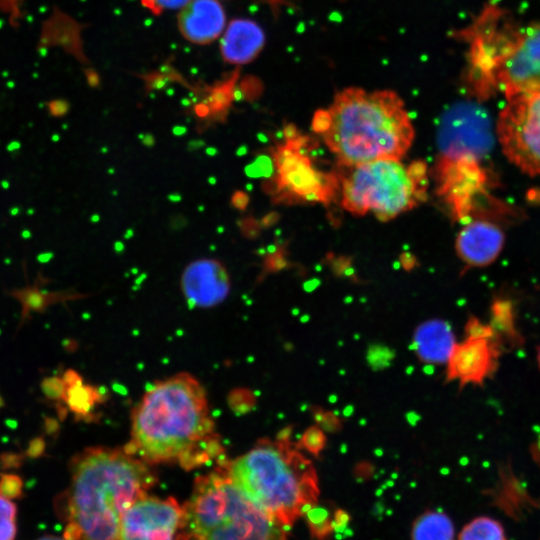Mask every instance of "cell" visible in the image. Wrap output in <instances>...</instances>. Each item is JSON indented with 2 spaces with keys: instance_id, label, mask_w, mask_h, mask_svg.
I'll use <instances>...</instances> for the list:
<instances>
[{
  "instance_id": "cell-20",
  "label": "cell",
  "mask_w": 540,
  "mask_h": 540,
  "mask_svg": "<svg viewBox=\"0 0 540 540\" xmlns=\"http://www.w3.org/2000/svg\"><path fill=\"white\" fill-rule=\"evenodd\" d=\"M17 507L0 493V540H15L17 535Z\"/></svg>"
},
{
  "instance_id": "cell-11",
  "label": "cell",
  "mask_w": 540,
  "mask_h": 540,
  "mask_svg": "<svg viewBox=\"0 0 540 540\" xmlns=\"http://www.w3.org/2000/svg\"><path fill=\"white\" fill-rule=\"evenodd\" d=\"M488 76L508 99L540 91V23L518 34L491 59Z\"/></svg>"
},
{
  "instance_id": "cell-9",
  "label": "cell",
  "mask_w": 540,
  "mask_h": 540,
  "mask_svg": "<svg viewBox=\"0 0 540 540\" xmlns=\"http://www.w3.org/2000/svg\"><path fill=\"white\" fill-rule=\"evenodd\" d=\"M504 337L492 323L470 317L464 339L456 342L446 363L447 381H457L460 387L483 385L498 369Z\"/></svg>"
},
{
  "instance_id": "cell-24",
  "label": "cell",
  "mask_w": 540,
  "mask_h": 540,
  "mask_svg": "<svg viewBox=\"0 0 540 540\" xmlns=\"http://www.w3.org/2000/svg\"><path fill=\"white\" fill-rule=\"evenodd\" d=\"M248 200L249 198L245 193L241 191H235V193L233 194L231 198V203L235 208L243 210L245 209L248 203Z\"/></svg>"
},
{
  "instance_id": "cell-30",
  "label": "cell",
  "mask_w": 540,
  "mask_h": 540,
  "mask_svg": "<svg viewBox=\"0 0 540 540\" xmlns=\"http://www.w3.org/2000/svg\"><path fill=\"white\" fill-rule=\"evenodd\" d=\"M536 359H537L538 368L540 370V346L537 349Z\"/></svg>"
},
{
  "instance_id": "cell-28",
  "label": "cell",
  "mask_w": 540,
  "mask_h": 540,
  "mask_svg": "<svg viewBox=\"0 0 540 540\" xmlns=\"http://www.w3.org/2000/svg\"><path fill=\"white\" fill-rule=\"evenodd\" d=\"M173 133L175 135H183V134L186 133V128H184V127H176V128L173 129Z\"/></svg>"
},
{
  "instance_id": "cell-3",
  "label": "cell",
  "mask_w": 540,
  "mask_h": 540,
  "mask_svg": "<svg viewBox=\"0 0 540 540\" xmlns=\"http://www.w3.org/2000/svg\"><path fill=\"white\" fill-rule=\"evenodd\" d=\"M312 129L342 167L407 153L414 127L404 101L393 90L339 91L329 107L315 112Z\"/></svg>"
},
{
  "instance_id": "cell-17",
  "label": "cell",
  "mask_w": 540,
  "mask_h": 540,
  "mask_svg": "<svg viewBox=\"0 0 540 540\" xmlns=\"http://www.w3.org/2000/svg\"><path fill=\"white\" fill-rule=\"evenodd\" d=\"M455 344L451 326L446 321L433 319L417 327L412 346L421 361L446 364Z\"/></svg>"
},
{
  "instance_id": "cell-22",
  "label": "cell",
  "mask_w": 540,
  "mask_h": 540,
  "mask_svg": "<svg viewBox=\"0 0 540 540\" xmlns=\"http://www.w3.org/2000/svg\"><path fill=\"white\" fill-rule=\"evenodd\" d=\"M189 0H142V5L153 14L159 15L163 11L182 8Z\"/></svg>"
},
{
  "instance_id": "cell-26",
  "label": "cell",
  "mask_w": 540,
  "mask_h": 540,
  "mask_svg": "<svg viewBox=\"0 0 540 540\" xmlns=\"http://www.w3.org/2000/svg\"><path fill=\"white\" fill-rule=\"evenodd\" d=\"M534 456H535L537 462L540 465V438H539V441L536 444V448L534 449Z\"/></svg>"
},
{
  "instance_id": "cell-16",
  "label": "cell",
  "mask_w": 540,
  "mask_h": 540,
  "mask_svg": "<svg viewBox=\"0 0 540 540\" xmlns=\"http://www.w3.org/2000/svg\"><path fill=\"white\" fill-rule=\"evenodd\" d=\"M221 36V56L226 63L234 65L252 62L266 41L263 29L255 21L246 18L233 19Z\"/></svg>"
},
{
  "instance_id": "cell-12",
  "label": "cell",
  "mask_w": 540,
  "mask_h": 540,
  "mask_svg": "<svg viewBox=\"0 0 540 540\" xmlns=\"http://www.w3.org/2000/svg\"><path fill=\"white\" fill-rule=\"evenodd\" d=\"M119 540H189L184 506L145 495L124 512Z\"/></svg>"
},
{
  "instance_id": "cell-4",
  "label": "cell",
  "mask_w": 540,
  "mask_h": 540,
  "mask_svg": "<svg viewBox=\"0 0 540 540\" xmlns=\"http://www.w3.org/2000/svg\"><path fill=\"white\" fill-rule=\"evenodd\" d=\"M221 464L254 505L287 529L317 504L316 470L288 439L261 440L245 454Z\"/></svg>"
},
{
  "instance_id": "cell-14",
  "label": "cell",
  "mask_w": 540,
  "mask_h": 540,
  "mask_svg": "<svg viewBox=\"0 0 540 540\" xmlns=\"http://www.w3.org/2000/svg\"><path fill=\"white\" fill-rule=\"evenodd\" d=\"M226 14L217 0H189L178 15V28L189 42L206 45L225 30Z\"/></svg>"
},
{
  "instance_id": "cell-25",
  "label": "cell",
  "mask_w": 540,
  "mask_h": 540,
  "mask_svg": "<svg viewBox=\"0 0 540 540\" xmlns=\"http://www.w3.org/2000/svg\"><path fill=\"white\" fill-rule=\"evenodd\" d=\"M37 540H67V539H65L64 537H58L55 535H47V536L40 537Z\"/></svg>"
},
{
  "instance_id": "cell-29",
  "label": "cell",
  "mask_w": 540,
  "mask_h": 540,
  "mask_svg": "<svg viewBox=\"0 0 540 540\" xmlns=\"http://www.w3.org/2000/svg\"><path fill=\"white\" fill-rule=\"evenodd\" d=\"M206 153H207L208 155H211V156H212V155H215V154L217 153V150H216L215 148H208V149L206 150Z\"/></svg>"
},
{
  "instance_id": "cell-23",
  "label": "cell",
  "mask_w": 540,
  "mask_h": 540,
  "mask_svg": "<svg viewBox=\"0 0 540 540\" xmlns=\"http://www.w3.org/2000/svg\"><path fill=\"white\" fill-rule=\"evenodd\" d=\"M20 490V479L14 475H3L0 480V493L9 497Z\"/></svg>"
},
{
  "instance_id": "cell-10",
  "label": "cell",
  "mask_w": 540,
  "mask_h": 540,
  "mask_svg": "<svg viewBox=\"0 0 540 540\" xmlns=\"http://www.w3.org/2000/svg\"><path fill=\"white\" fill-rule=\"evenodd\" d=\"M436 142L439 158L472 157L482 160L494 143L486 111L470 102L454 104L440 118Z\"/></svg>"
},
{
  "instance_id": "cell-27",
  "label": "cell",
  "mask_w": 540,
  "mask_h": 540,
  "mask_svg": "<svg viewBox=\"0 0 540 540\" xmlns=\"http://www.w3.org/2000/svg\"><path fill=\"white\" fill-rule=\"evenodd\" d=\"M143 143L148 146H152L154 144V138L152 135H146V137L143 139Z\"/></svg>"
},
{
  "instance_id": "cell-15",
  "label": "cell",
  "mask_w": 540,
  "mask_h": 540,
  "mask_svg": "<svg viewBox=\"0 0 540 540\" xmlns=\"http://www.w3.org/2000/svg\"><path fill=\"white\" fill-rule=\"evenodd\" d=\"M504 244L502 230L487 221L468 223L456 238V251L469 267L491 264L500 254Z\"/></svg>"
},
{
  "instance_id": "cell-2",
  "label": "cell",
  "mask_w": 540,
  "mask_h": 540,
  "mask_svg": "<svg viewBox=\"0 0 540 540\" xmlns=\"http://www.w3.org/2000/svg\"><path fill=\"white\" fill-rule=\"evenodd\" d=\"M61 498L67 540H119L125 510L156 484L147 463L125 449L92 447L70 462Z\"/></svg>"
},
{
  "instance_id": "cell-19",
  "label": "cell",
  "mask_w": 540,
  "mask_h": 540,
  "mask_svg": "<svg viewBox=\"0 0 540 540\" xmlns=\"http://www.w3.org/2000/svg\"><path fill=\"white\" fill-rule=\"evenodd\" d=\"M459 540H506L501 524L489 517H478L461 531Z\"/></svg>"
},
{
  "instance_id": "cell-8",
  "label": "cell",
  "mask_w": 540,
  "mask_h": 540,
  "mask_svg": "<svg viewBox=\"0 0 540 540\" xmlns=\"http://www.w3.org/2000/svg\"><path fill=\"white\" fill-rule=\"evenodd\" d=\"M508 101L496 128L503 152L524 173L540 175V91Z\"/></svg>"
},
{
  "instance_id": "cell-13",
  "label": "cell",
  "mask_w": 540,
  "mask_h": 540,
  "mask_svg": "<svg viewBox=\"0 0 540 540\" xmlns=\"http://www.w3.org/2000/svg\"><path fill=\"white\" fill-rule=\"evenodd\" d=\"M181 287L189 304L210 307L226 298L230 282L227 271L220 262L200 259L185 268Z\"/></svg>"
},
{
  "instance_id": "cell-1",
  "label": "cell",
  "mask_w": 540,
  "mask_h": 540,
  "mask_svg": "<svg viewBox=\"0 0 540 540\" xmlns=\"http://www.w3.org/2000/svg\"><path fill=\"white\" fill-rule=\"evenodd\" d=\"M147 464L203 465L222 452L206 393L191 375L157 382L132 413L131 438L124 448Z\"/></svg>"
},
{
  "instance_id": "cell-5",
  "label": "cell",
  "mask_w": 540,
  "mask_h": 540,
  "mask_svg": "<svg viewBox=\"0 0 540 540\" xmlns=\"http://www.w3.org/2000/svg\"><path fill=\"white\" fill-rule=\"evenodd\" d=\"M183 506L189 540H288V529L254 505L221 463L195 480Z\"/></svg>"
},
{
  "instance_id": "cell-7",
  "label": "cell",
  "mask_w": 540,
  "mask_h": 540,
  "mask_svg": "<svg viewBox=\"0 0 540 540\" xmlns=\"http://www.w3.org/2000/svg\"><path fill=\"white\" fill-rule=\"evenodd\" d=\"M308 139L294 129L273 151L275 177L272 189L277 200L328 204L340 191V178L323 172L304 151Z\"/></svg>"
},
{
  "instance_id": "cell-21",
  "label": "cell",
  "mask_w": 540,
  "mask_h": 540,
  "mask_svg": "<svg viewBox=\"0 0 540 540\" xmlns=\"http://www.w3.org/2000/svg\"><path fill=\"white\" fill-rule=\"evenodd\" d=\"M326 444V437L322 429L317 426L308 428L302 435L299 448H304L309 453L318 456Z\"/></svg>"
},
{
  "instance_id": "cell-6",
  "label": "cell",
  "mask_w": 540,
  "mask_h": 540,
  "mask_svg": "<svg viewBox=\"0 0 540 540\" xmlns=\"http://www.w3.org/2000/svg\"><path fill=\"white\" fill-rule=\"evenodd\" d=\"M348 168L340 178L343 209L357 216L372 214L389 221L427 197L428 168L424 161L404 163L398 158H381Z\"/></svg>"
},
{
  "instance_id": "cell-18",
  "label": "cell",
  "mask_w": 540,
  "mask_h": 540,
  "mask_svg": "<svg viewBox=\"0 0 540 540\" xmlns=\"http://www.w3.org/2000/svg\"><path fill=\"white\" fill-rule=\"evenodd\" d=\"M453 538V524L442 512H426L413 524L412 540H453Z\"/></svg>"
}]
</instances>
